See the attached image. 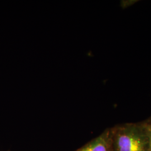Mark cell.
I'll list each match as a JSON object with an SVG mask.
<instances>
[{"instance_id": "obj_2", "label": "cell", "mask_w": 151, "mask_h": 151, "mask_svg": "<svg viewBox=\"0 0 151 151\" xmlns=\"http://www.w3.org/2000/svg\"><path fill=\"white\" fill-rule=\"evenodd\" d=\"M76 151H113L110 128Z\"/></svg>"}, {"instance_id": "obj_3", "label": "cell", "mask_w": 151, "mask_h": 151, "mask_svg": "<svg viewBox=\"0 0 151 151\" xmlns=\"http://www.w3.org/2000/svg\"><path fill=\"white\" fill-rule=\"evenodd\" d=\"M140 123L143 125L144 129L146 131L147 135L148 136L149 140L150 151H151V115L148 118L142 122H140Z\"/></svg>"}, {"instance_id": "obj_1", "label": "cell", "mask_w": 151, "mask_h": 151, "mask_svg": "<svg viewBox=\"0 0 151 151\" xmlns=\"http://www.w3.org/2000/svg\"><path fill=\"white\" fill-rule=\"evenodd\" d=\"M113 151H150L149 140L140 122L110 128Z\"/></svg>"}]
</instances>
